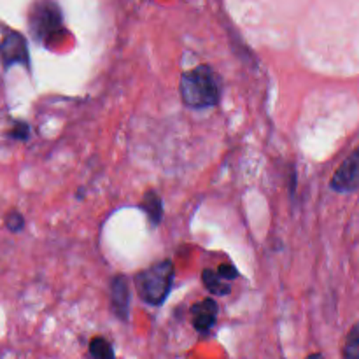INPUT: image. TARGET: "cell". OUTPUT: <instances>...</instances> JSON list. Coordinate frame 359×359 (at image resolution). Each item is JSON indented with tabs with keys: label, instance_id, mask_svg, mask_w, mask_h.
Masks as SVG:
<instances>
[{
	"label": "cell",
	"instance_id": "obj_5",
	"mask_svg": "<svg viewBox=\"0 0 359 359\" xmlns=\"http://www.w3.org/2000/svg\"><path fill=\"white\" fill-rule=\"evenodd\" d=\"M359 182V153L354 151L342 165H340L339 170L335 172V175L332 177V186L333 191L337 193H354L358 189Z\"/></svg>",
	"mask_w": 359,
	"mask_h": 359
},
{
	"label": "cell",
	"instance_id": "obj_4",
	"mask_svg": "<svg viewBox=\"0 0 359 359\" xmlns=\"http://www.w3.org/2000/svg\"><path fill=\"white\" fill-rule=\"evenodd\" d=\"M28 44L20 32H7L6 37L0 42V58H2L4 69H9L13 65L28 67Z\"/></svg>",
	"mask_w": 359,
	"mask_h": 359
},
{
	"label": "cell",
	"instance_id": "obj_12",
	"mask_svg": "<svg viewBox=\"0 0 359 359\" xmlns=\"http://www.w3.org/2000/svg\"><path fill=\"white\" fill-rule=\"evenodd\" d=\"M6 226L7 230L13 231V233H18L25 228V219L20 212H9L6 217Z\"/></svg>",
	"mask_w": 359,
	"mask_h": 359
},
{
	"label": "cell",
	"instance_id": "obj_7",
	"mask_svg": "<svg viewBox=\"0 0 359 359\" xmlns=\"http://www.w3.org/2000/svg\"><path fill=\"white\" fill-rule=\"evenodd\" d=\"M217 304L212 298H205V300L198 302L191 307V316H193V326H195L196 332L200 333H209L210 328L216 325L217 319Z\"/></svg>",
	"mask_w": 359,
	"mask_h": 359
},
{
	"label": "cell",
	"instance_id": "obj_9",
	"mask_svg": "<svg viewBox=\"0 0 359 359\" xmlns=\"http://www.w3.org/2000/svg\"><path fill=\"white\" fill-rule=\"evenodd\" d=\"M202 283L203 286L207 287V291L212 294H217V297H226L231 291V286L226 283V280L221 279L214 270H203L202 273Z\"/></svg>",
	"mask_w": 359,
	"mask_h": 359
},
{
	"label": "cell",
	"instance_id": "obj_1",
	"mask_svg": "<svg viewBox=\"0 0 359 359\" xmlns=\"http://www.w3.org/2000/svg\"><path fill=\"white\" fill-rule=\"evenodd\" d=\"M181 97L193 109L214 107L221 97L219 76L209 65L188 70L181 77Z\"/></svg>",
	"mask_w": 359,
	"mask_h": 359
},
{
	"label": "cell",
	"instance_id": "obj_2",
	"mask_svg": "<svg viewBox=\"0 0 359 359\" xmlns=\"http://www.w3.org/2000/svg\"><path fill=\"white\" fill-rule=\"evenodd\" d=\"M174 276L175 269L170 259L156 263L135 276L137 293L146 304L158 307L167 300L168 293L174 286Z\"/></svg>",
	"mask_w": 359,
	"mask_h": 359
},
{
	"label": "cell",
	"instance_id": "obj_8",
	"mask_svg": "<svg viewBox=\"0 0 359 359\" xmlns=\"http://www.w3.org/2000/svg\"><path fill=\"white\" fill-rule=\"evenodd\" d=\"M140 209L144 210V214L147 216V219L151 221L153 226H158L163 217V202H161L160 196L156 195L154 191H147L144 195L142 203H140Z\"/></svg>",
	"mask_w": 359,
	"mask_h": 359
},
{
	"label": "cell",
	"instance_id": "obj_15",
	"mask_svg": "<svg viewBox=\"0 0 359 359\" xmlns=\"http://www.w3.org/2000/svg\"><path fill=\"white\" fill-rule=\"evenodd\" d=\"M307 359H325L321 356V354H312V356H309Z\"/></svg>",
	"mask_w": 359,
	"mask_h": 359
},
{
	"label": "cell",
	"instance_id": "obj_10",
	"mask_svg": "<svg viewBox=\"0 0 359 359\" xmlns=\"http://www.w3.org/2000/svg\"><path fill=\"white\" fill-rule=\"evenodd\" d=\"M90 354L93 359H116L112 346L102 337H97L90 342Z\"/></svg>",
	"mask_w": 359,
	"mask_h": 359
},
{
	"label": "cell",
	"instance_id": "obj_11",
	"mask_svg": "<svg viewBox=\"0 0 359 359\" xmlns=\"http://www.w3.org/2000/svg\"><path fill=\"white\" fill-rule=\"evenodd\" d=\"M344 359H359V326L354 325L344 347Z\"/></svg>",
	"mask_w": 359,
	"mask_h": 359
},
{
	"label": "cell",
	"instance_id": "obj_3",
	"mask_svg": "<svg viewBox=\"0 0 359 359\" xmlns=\"http://www.w3.org/2000/svg\"><path fill=\"white\" fill-rule=\"evenodd\" d=\"M30 35L39 44L49 46L63 32L62 9L55 2H37L32 6L28 16Z\"/></svg>",
	"mask_w": 359,
	"mask_h": 359
},
{
	"label": "cell",
	"instance_id": "obj_13",
	"mask_svg": "<svg viewBox=\"0 0 359 359\" xmlns=\"http://www.w3.org/2000/svg\"><path fill=\"white\" fill-rule=\"evenodd\" d=\"M9 137L16 140H27L30 137V128H28V125L25 121H16L13 130L9 132Z\"/></svg>",
	"mask_w": 359,
	"mask_h": 359
},
{
	"label": "cell",
	"instance_id": "obj_14",
	"mask_svg": "<svg viewBox=\"0 0 359 359\" xmlns=\"http://www.w3.org/2000/svg\"><path fill=\"white\" fill-rule=\"evenodd\" d=\"M217 276L221 277V279L223 280H233V279H237L238 277V272H237V269H235L233 265H221L219 269H217Z\"/></svg>",
	"mask_w": 359,
	"mask_h": 359
},
{
	"label": "cell",
	"instance_id": "obj_6",
	"mask_svg": "<svg viewBox=\"0 0 359 359\" xmlns=\"http://www.w3.org/2000/svg\"><path fill=\"white\" fill-rule=\"evenodd\" d=\"M130 284L125 276H116L111 283V307L116 318L126 321L130 314Z\"/></svg>",
	"mask_w": 359,
	"mask_h": 359
}]
</instances>
